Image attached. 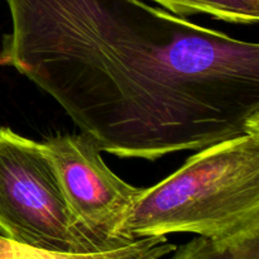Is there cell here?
Segmentation results:
<instances>
[{
  "mask_svg": "<svg viewBox=\"0 0 259 259\" xmlns=\"http://www.w3.org/2000/svg\"><path fill=\"white\" fill-rule=\"evenodd\" d=\"M0 66L101 152L156 161L259 129V45L144 0H4Z\"/></svg>",
  "mask_w": 259,
  "mask_h": 259,
  "instance_id": "obj_1",
  "label": "cell"
},
{
  "mask_svg": "<svg viewBox=\"0 0 259 259\" xmlns=\"http://www.w3.org/2000/svg\"><path fill=\"white\" fill-rule=\"evenodd\" d=\"M259 227V129L200 149L143 189L120 229L123 240L174 233L222 238Z\"/></svg>",
  "mask_w": 259,
  "mask_h": 259,
  "instance_id": "obj_2",
  "label": "cell"
},
{
  "mask_svg": "<svg viewBox=\"0 0 259 259\" xmlns=\"http://www.w3.org/2000/svg\"><path fill=\"white\" fill-rule=\"evenodd\" d=\"M0 232L48 252L108 250L73 219L43 143L10 128H0Z\"/></svg>",
  "mask_w": 259,
  "mask_h": 259,
  "instance_id": "obj_3",
  "label": "cell"
},
{
  "mask_svg": "<svg viewBox=\"0 0 259 259\" xmlns=\"http://www.w3.org/2000/svg\"><path fill=\"white\" fill-rule=\"evenodd\" d=\"M175 249L176 245L167 242L166 235L139 238L121 247L93 253L48 252L18 244L0 235V259H161Z\"/></svg>",
  "mask_w": 259,
  "mask_h": 259,
  "instance_id": "obj_5",
  "label": "cell"
},
{
  "mask_svg": "<svg viewBox=\"0 0 259 259\" xmlns=\"http://www.w3.org/2000/svg\"><path fill=\"white\" fill-rule=\"evenodd\" d=\"M42 143L78 227L104 249L129 244L120 235L121 225L143 189L116 176L85 134L56 136Z\"/></svg>",
  "mask_w": 259,
  "mask_h": 259,
  "instance_id": "obj_4",
  "label": "cell"
},
{
  "mask_svg": "<svg viewBox=\"0 0 259 259\" xmlns=\"http://www.w3.org/2000/svg\"><path fill=\"white\" fill-rule=\"evenodd\" d=\"M174 252L171 259H259V227L222 238L199 235Z\"/></svg>",
  "mask_w": 259,
  "mask_h": 259,
  "instance_id": "obj_6",
  "label": "cell"
},
{
  "mask_svg": "<svg viewBox=\"0 0 259 259\" xmlns=\"http://www.w3.org/2000/svg\"><path fill=\"white\" fill-rule=\"evenodd\" d=\"M177 17L206 14L234 24H257L259 0H149Z\"/></svg>",
  "mask_w": 259,
  "mask_h": 259,
  "instance_id": "obj_7",
  "label": "cell"
}]
</instances>
